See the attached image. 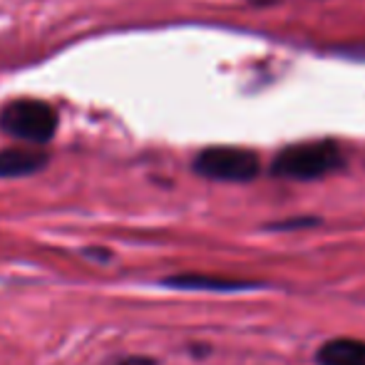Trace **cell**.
<instances>
[{
  "instance_id": "6da1fadb",
  "label": "cell",
  "mask_w": 365,
  "mask_h": 365,
  "mask_svg": "<svg viewBox=\"0 0 365 365\" xmlns=\"http://www.w3.org/2000/svg\"><path fill=\"white\" fill-rule=\"evenodd\" d=\"M343 167V152L333 140L298 142L281 149L271 162V174L293 182H313Z\"/></svg>"
},
{
  "instance_id": "7a4b0ae2",
  "label": "cell",
  "mask_w": 365,
  "mask_h": 365,
  "mask_svg": "<svg viewBox=\"0 0 365 365\" xmlns=\"http://www.w3.org/2000/svg\"><path fill=\"white\" fill-rule=\"evenodd\" d=\"M60 127V115L50 102L35 97L10 100L0 110V132L33 147H43L55 140Z\"/></svg>"
},
{
  "instance_id": "3957f363",
  "label": "cell",
  "mask_w": 365,
  "mask_h": 365,
  "mask_svg": "<svg viewBox=\"0 0 365 365\" xmlns=\"http://www.w3.org/2000/svg\"><path fill=\"white\" fill-rule=\"evenodd\" d=\"M192 169L212 182H254L261 174V159L244 147H207L194 157Z\"/></svg>"
},
{
  "instance_id": "277c9868",
  "label": "cell",
  "mask_w": 365,
  "mask_h": 365,
  "mask_svg": "<svg viewBox=\"0 0 365 365\" xmlns=\"http://www.w3.org/2000/svg\"><path fill=\"white\" fill-rule=\"evenodd\" d=\"M50 164V154L38 147L0 149V179H18L43 172Z\"/></svg>"
},
{
  "instance_id": "5b68a950",
  "label": "cell",
  "mask_w": 365,
  "mask_h": 365,
  "mask_svg": "<svg viewBox=\"0 0 365 365\" xmlns=\"http://www.w3.org/2000/svg\"><path fill=\"white\" fill-rule=\"evenodd\" d=\"M318 365H365V341L333 338L316 353Z\"/></svg>"
},
{
  "instance_id": "8992f818",
  "label": "cell",
  "mask_w": 365,
  "mask_h": 365,
  "mask_svg": "<svg viewBox=\"0 0 365 365\" xmlns=\"http://www.w3.org/2000/svg\"><path fill=\"white\" fill-rule=\"evenodd\" d=\"M164 286L187 289V291H241V289H256L259 284L224 279V276H209V274H179L164 279Z\"/></svg>"
},
{
  "instance_id": "52a82bcc",
  "label": "cell",
  "mask_w": 365,
  "mask_h": 365,
  "mask_svg": "<svg viewBox=\"0 0 365 365\" xmlns=\"http://www.w3.org/2000/svg\"><path fill=\"white\" fill-rule=\"evenodd\" d=\"M115 365H157V361H154V358H145V356H132V358H125V361H120Z\"/></svg>"
}]
</instances>
